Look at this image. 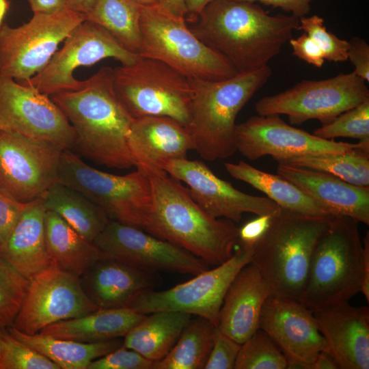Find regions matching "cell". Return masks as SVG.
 I'll use <instances>...</instances> for the list:
<instances>
[{
  "label": "cell",
  "instance_id": "f1b7e54d",
  "mask_svg": "<svg viewBox=\"0 0 369 369\" xmlns=\"http://www.w3.org/2000/svg\"><path fill=\"white\" fill-rule=\"evenodd\" d=\"M7 330L12 337L53 361L60 369H87L92 361L123 345V340L119 338L81 342L40 332L27 334L13 326L7 327Z\"/></svg>",
  "mask_w": 369,
  "mask_h": 369
},
{
  "label": "cell",
  "instance_id": "4316f807",
  "mask_svg": "<svg viewBox=\"0 0 369 369\" xmlns=\"http://www.w3.org/2000/svg\"><path fill=\"white\" fill-rule=\"evenodd\" d=\"M128 307L99 308L86 315L51 324L40 332L81 342H98L124 337L146 316Z\"/></svg>",
  "mask_w": 369,
  "mask_h": 369
},
{
  "label": "cell",
  "instance_id": "1f68e13d",
  "mask_svg": "<svg viewBox=\"0 0 369 369\" xmlns=\"http://www.w3.org/2000/svg\"><path fill=\"white\" fill-rule=\"evenodd\" d=\"M42 200L45 210L58 214L91 243L109 221L103 209L82 193L58 181L49 189Z\"/></svg>",
  "mask_w": 369,
  "mask_h": 369
},
{
  "label": "cell",
  "instance_id": "11a10c76",
  "mask_svg": "<svg viewBox=\"0 0 369 369\" xmlns=\"http://www.w3.org/2000/svg\"><path fill=\"white\" fill-rule=\"evenodd\" d=\"M9 8V3L7 0H0V28L3 25L5 15Z\"/></svg>",
  "mask_w": 369,
  "mask_h": 369
},
{
  "label": "cell",
  "instance_id": "52a82bcc",
  "mask_svg": "<svg viewBox=\"0 0 369 369\" xmlns=\"http://www.w3.org/2000/svg\"><path fill=\"white\" fill-rule=\"evenodd\" d=\"M139 55L163 62L188 78L219 80L238 72L191 31L184 17L159 5L141 6Z\"/></svg>",
  "mask_w": 369,
  "mask_h": 369
},
{
  "label": "cell",
  "instance_id": "7bdbcfd3",
  "mask_svg": "<svg viewBox=\"0 0 369 369\" xmlns=\"http://www.w3.org/2000/svg\"><path fill=\"white\" fill-rule=\"evenodd\" d=\"M26 204L0 189V235L3 243L22 215Z\"/></svg>",
  "mask_w": 369,
  "mask_h": 369
},
{
  "label": "cell",
  "instance_id": "8d00e7d4",
  "mask_svg": "<svg viewBox=\"0 0 369 369\" xmlns=\"http://www.w3.org/2000/svg\"><path fill=\"white\" fill-rule=\"evenodd\" d=\"M313 134L325 139L348 137L369 144V99L322 125Z\"/></svg>",
  "mask_w": 369,
  "mask_h": 369
},
{
  "label": "cell",
  "instance_id": "6f0895ef",
  "mask_svg": "<svg viewBox=\"0 0 369 369\" xmlns=\"http://www.w3.org/2000/svg\"><path fill=\"white\" fill-rule=\"evenodd\" d=\"M6 331H7V328L0 327V357L1 355L4 337H5Z\"/></svg>",
  "mask_w": 369,
  "mask_h": 369
},
{
  "label": "cell",
  "instance_id": "603a6c76",
  "mask_svg": "<svg viewBox=\"0 0 369 369\" xmlns=\"http://www.w3.org/2000/svg\"><path fill=\"white\" fill-rule=\"evenodd\" d=\"M271 295L266 281L252 263L244 266L225 295L217 327L241 344L258 328L262 306Z\"/></svg>",
  "mask_w": 369,
  "mask_h": 369
},
{
  "label": "cell",
  "instance_id": "8992f818",
  "mask_svg": "<svg viewBox=\"0 0 369 369\" xmlns=\"http://www.w3.org/2000/svg\"><path fill=\"white\" fill-rule=\"evenodd\" d=\"M362 258L358 222L333 216L315 246L299 301L312 311L348 302L361 292Z\"/></svg>",
  "mask_w": 369,
  "mask_h": 369
},
{
  "label": "cell",
  "instance_id": "4dcf8cb0",
  "mask_svg": "<svg viewBox=\"0 0 369 369\" xmlns=\"http://www.w3.org/2000/svg\"><path fill=\"white\" fill-rule=\"evenodd\" d=\"M224 166L233 178L264 193L282 208L305 215L332 216L295 184L279 174L260 170L243 161L226 163Z\"/></svg>",
  "mask_w": 369,
  "mask_h": 369
},
{
  "label": "cell",
  "instance_id": "ee69618b",
  "mask_svg": "<svg viewBox=\"0 0 369 369\" xmlns=\"http://www.w3.org/2000/svg\"><path fill=\"white\" fill-rule=\"evenodd\" d=\"M347 59L354 66L353 71L357 77L369 81V45L361 38L353 37L348 41Z\"/></svg>",
  "mask_w": 369,
  "mask_h": 369
},
{
  "label": "cell",
  "instance_id": "f546056e",
  "mask_svg": "<svg viewBox=\"0 0 369 369\" xmlns=\"http://www.w3.org/2000/svg\"><path fill=\"white\" fill-rule=\"evenodd\" d=\"M191 315L177 311H159L146 314L124 337L123 346L154 362L172 348Z\"/></svg>",
  "mask_w": 369,
  "mask_h": 369
},
{
  "label": "cell",
  "instance_id": "681fc988",
  "mask_svg": "<svg viewBox=\"0 0 369 369\" xmlns=\"http://www.w3.org/2000/svg\"><path fill=\"white\" fill-rule=\"evenodd\" d=\"M362 281L361 292L367 301H369V233L363 240Z\"/></svg>",
  "mask_w": 369,
  "mask_h": 369
},
{
  "label": "cell",
  "instance_id": "ffe728a7",
  "mask_svg": "<svg viewBox=\"0 0 369 369\" xmlns=\"http://www.w3.org/2000/svg\"><path fill=\"white\" fill-rule=\"evenodd\" d=\"M258 328L265 331L286 357L290 369H309L326 344L313 312L301 301L269 296L260 316Z\"/></svg>",
  "mask_w": 369,
  "mask_h": 369
},
{
  "label": "cell",
  "instance_id": "6da1fadb",
  "mask_svg": "<svg viewBox=\"0 0 369 369\" xmlns=\"http://www.w3.org/2000/svg\"><path fill=\"white\" fill-rule=\"evenodd\" d=\"M135 159L148 175L152 194L151 207L141 229L208 264L217 266L227 261L238 243V228L234 222L211 217L178 180L145 157Z\"/></svg>",
  "mask_w": 369,
  "mask_h": 369
},
{
  "label": "cell",
  "instance_id": "7a4b0ae2",
  "mask_svg": "<svg viewBox=\"0 0 369 369\" xmlns=\"http://www.w3.org/2000/svg\"><path fill=\"white\" fill-rule=\"evenodd\" d=\"M299 22L292 14L270 15L254 2L215 0L189 27L238 72H245L268 66L298 30Z\"/></svg>",
  "mask_w": 369,
  "mask_h": 369
},
{
  "label": "cell",
  "instance_id": "7dc6e473",
  "mask_svg": "<svg viewBox=\"0 0 369 369\" xmlns=\"http://www.w3.org/2000/svg\"><path fill=\"white\" fill-rule=\"evenodd\" d=\"M249 2H260L265 5L279 8L298 18L305 16L310 10L313 0H236Z\"/></svg>",
  "mask_w": 369,
  "mask_h": 369
},
{
  "label": "cell",
  "instance_id": "7c38bea8",
  "mask_svg": "<svg viewBox=\"0 0 369 369\" xmlns=\"http://www.w3.org/2000/svg\"><path fill=\"white\" fill-rule=\"evenodd\" d=\"M233 255L213 269H207L173 288L137 294L127 304L137 312L177 311L202 317L217 326L220 310L228 287L238 271L251 262L254 248L237 245Z\"/></svg>",
  "mask_w": 369,
  "mask_h": 369
},
{
  "label": "cell",
  "instance_id": "4fadbf2b",
  "mask_svg": "<svg viewBox=\"0 0 369 369\" xmlns=\"http://www.w3.org/2000/svg\"><path fill=\"white\" fill-rule=\"evenodd\" d=\"M46 67L27 81L30 85L51 96L58 92L77 89L82 81L74 77L76 69L89 66L99 61L112 58L121 64H130L139 55L124 48L107 31L99 25L85 20L64 40Z\"/></svg>",
  "mask_w": 369,
  "mask_h": 369
},
{
  "label": "cell",
  "instance_id": "5bb4252c",
  "mask_svg": "<svg viewBox=\"0 0 369 369\" xmlns=\"http://www.w3.org/2000/svg\"><path fill=\"white\" fill-rule=\"evenodd\" d=\"M63 150L49 141L0 130V189L24 204L42 199L58 181Z\"/></svg>",
  "mask_w": 369,
  "mask_h": 369
},
{
  "label": "cell",
  "instance_id": "ac0fdd59",
  "mask_svg": "<svg viewBox=\"0 0 369 369\" xmlns=\"http://www.w3.org/2000/svg\"><path fill=\"white\" fill-rule=\"evenodd\" d=\"M235 145L246 159L255 161L271 156L278 163L320 153H345L362 145L320 138L289 125L279 115H256L236 124Z\"/></svg>",
  "mask_w": 369,
  "mask_h": 369
},
{
  "label": "cell",
  "instance_id": "b9f144b4",
  "mask_svg": "<svg viewBox=\"0 0 369 369\" xmlns=\"http://www.w3.org/2000/svg\"><path fill=\"white\" fill-rule=\"evenodd\" d=\"M241 344L215 328L213 345L204 369H233Z\"/></svg>",
  "mask_w": 369,
  "mask_h": 369
},
{
  "label": "cell",
  "instance_id": "8fae6325",
  "mask_svg": "<svg viewBox=\"0 0 369 369\" xmlns=\"http://www.w3.org/2000/svg\"><path fill=\"white\" fill-rule=\"evenodd\" d=\"M86 20L71 9L33 14L27 23L0 28V75L25 81L42 71L70 32Z\"/></svg>",
  "mask_w": 369,
  "mask_h": 369
},
{
  "label": "cell",
  "instance_id": "74e56055",
  "mask_svg": "<svg viewBox=\"0 0 369 369\" xmlns=\"http://www.w3.org/2000/svg\"><path fill=\"white\" fill-rule=\"evenodd\" d=\"M29 280L0 256V327L11 326L20 310Z\"/></svg>",
  "mask_w": 369,
  "mask_h": 369
},
{
  "label": "cell",
  "instance_id": "f35d334b",
  "mask_svg": "<svg viewBox=\"0 0 369 369\" xmlns=\"http://www.w3.org/2000/svg\"><path fill=\"white\" fill-rule=\"evenodd\" d=\"M0 369H60L53 361L6 331L0 357Z\"/></svg>",
  "mask_w": 369,
  "mask_h": 369
},
{
  "label": "cell",
  "instance_id": "30bf717a",
  "mask_svg": "<svg viewBox=\"0 0 369 369\" xmlns=\"http://www.w3.org/2000/svg\"><path fill=\"white\" fill-rule=\"evenodd\" d=\"M369 99L366 81L353 72L321 80H303L255 105L258 115H286L291 124L318 120L325 125Z\"/></svg>",
  "mask_w": 369,
  "mask_h": 369
},
{
  "label": "cell",
  "instance_id": "60d3db41",
  "mask_svg": "<svg viewBox=\"0 0 369 369\" xmlns=\"http://www.w3.org/2000/svg\"><path fill=\"white\" fill-rule=\"evenodd\" d=\"M153 361L123 345L92 361L87 369H152Z\"/></svg>",
  "mask_w": 369,
  "mask_h": 369
},
{
  "label": "cell",
  "instance_id": "5b68a950",
  "mask_svg": "<svg viewBox=\"0 0 369 369\" xmlns=\"http://www.w3.org/2000/svg\"><path fill=\"white\" fill-rule=\"evenodd\" d=\"M271 74V68L266 66L224 79L189 78L193 98L187 128L193 139L194 150L202 159H226L236 151L237 115Z\"/></svg>",
  "mask_w": 369,
  "mask_h": 369
},
{
  "label": "cell",
  "instance_id": "83f0119b",
  "mask_svg": "<svg viewBox=\"0 0 369 369\" xmlns=\"http://www.w3.org/2000/svg\"><path fill=\"white\" fill-rule=\"evenodd\" d=\"M44 226L49 259L61 269L81 277L96 261L107 258L56 213L46 210Z\"/></svg>",
  "mask_w": 369,
  "mask_h": 369
},
{
  "label": "cell",
  "instance_id": "d6a6232c",
  "mask_svg": "<svg viewBox=\"0 0 369 369\" xmlns=\"http://www.w3.org/2000/svg\"><path fill=\"white\" fill-rule=\"evenodd\" d=\"M216 325L202 317L189 320L178 340L152 369H202L210 353Z\"/></svg>",
  "mask_w": 369,
  "mask_h": 369
},
{
  "label": "cell",
  "instance_id": "816d5d0a",
  "mask_svg": "<svg viewBox=\"0 0 369 369\" xmlns=\"http://www.w3.org/2000/svg\"><path fill=\"white\" fill-rule=\"evenodd\" d=\"M339 368L334 359L326 351H323L310 364L309 369H337Z\"/></svg>",
  "mask_w": 369,
  "mask_h": 369
},
{
  "label": "cell",
  "instance_id": "f5cc1de1",
  "mask_svg": "<svg viewBox=\"0 0 369 369\" xmlns=\"http://www.w3.org/2000/svg\"><path fill=\"white\" fill-rule=\"evenodd\" d=\"M159 5L174 15L184 18V0H161Z\"/></svg>",
  "mask_w": 369,
  "mask_h": 369
},
{
  "label": "cell",
  "instance_id": "d4e9b609",
  "mask_svg": "<svg viewBox=\"0 0 369 369\" xmlns=\"http://www.w3.org/2000/svg\"><path fill=\"white\" fill-rule=\"evenodd\" d=\"M45 211L42 199L27 203L0 251V256L29 280L51 264L45 240Z\"/></svg>",
  "mask_w": 369,
  "mask_h": 369
},
{
  "label": "cell",
  "instance_id": "9a60e30c",
  "mask_svg": "<svg viewBox=\"0 0 369 369\" xmlns=\"http://www.w3.org/2000/svg\"><path fill=\"white\" fill-rule=\"evenodd\" d=\"M99 309L84 291L79 277L51 264L29 279L11 326L27 334Z\"/></svg>",
  "mask_w": 369,
  "mask_h": 369
},
{
  "label": "cell",
  "instance_id": "f907efd6",
  "mask_svg": "<svg viewBox=\"0 0 369 369\" xmlns=\"http://www.w3.org/2000/svg\"><path fill=\"white\" fill-rule=\"evenodd\" d=\"M215 0H184V18L188 23H193L204 8Z\"/></svg>",
  "mask_w": 369,
  "mask_h": 369
},
{
  "label": "cell",
  "instance_id": "7402d4cb",
  "mask_svg": "<svg viewBox=\"0 0 369 369\" xmlns=\"http://www.w3.org/2000/svg\"><path fill=\"white\" fill-rule=\"evenodd\" d=\"M277 172L298 187L332 216L369 224V187L348 183L318 170L278 163Z\"/></svg>",
  "mask_w": 369,
  "mask_h": 369
},
{
  "label": "cell",
  "instance_id": "f6af8a7d",
  "mask_svg": "<svg viewBox=\"0 0 369 369\" xmlns=\"http://www.w3.org/2000/svg\"><path fill=\"white\" fill-rule=\"evenodd\" d=\"M289 43L295 56L317 68L323 66L325 60L323 53L308 34L303 33L297 38H291Z\"/></svg>",
  "mask_w": 369,
  "mask_h": 369
},
{
  "label": "cell",
  "instance_id": "e0dca14e",
  "mask_svg": "<svg viewBox=\"0 0 369 369\" xmlns=\"http://www.w3.org/2000/svg\"><path fill=\"white\" fill-rule=\"evenodd\" d=\"M93 243L107 258L151 272L196 275L208 264L187 250L139 228L110 221Z\"/></svg>",
  "mask_w": 369,
  "mask_h": 369
},
{
  "label": "cell",
  "instance_id": "9c48e42d",
  "mask_svg": "<svg viewBox=\"0 0 369 369\" xmlns=\"http://www.w3.org/2000/svg\"><path fill=\"white\" fill-rule=\"evenodd\" d=\"M118 176L94 168L71 150L62 151L58 182L82 193L118 221L142 228L152 203L148 175L142 166Z\"/></svg>",
  "mask_w": 369,
  "mask_h": 369
},
{
  "label": "cell",
  "instance_id": "277c9868",
  "mask_svg": "<svg viewBox=\"0 0 369 369\" xmlns=\"http://www.w3.org/2000/svg\"><path fill=\"white\" fill-rule=\"evenodd\" d=\"M333 217L305 215L282 208L271 216L254 247L251 260L271 295L300 300L314 249Z\"/></svg>",
  "mask_w": 369,
  "mask_h": 369
},
{
  "label": "cell",
  "instance_id": "bcb514c9",
  "mask_svg": "<svg viewBox=\"0 0 369 369\" xmlns=\"http://www.w3.org/2000/svg\"><path fill=\"white\" fill-rule=\"evenodd\" d=\"M271 216H257L238 228L237 245L246 248H254L267 229Z\"/></svg>",
  "mask_w": 369,
  "mask_h": 369
},
{
  "label": "cell",
  "instance_id": "484cf974",
  "mask_svg": "<svg viewBox=\"0 0 369 369\" xmlns=\"http://www.w3.org/2000/svg\"><path fill=\"white\" fill-rule=\"evenodd\" d=\"M128 146L135 158L142 156L152 162L187 158L195 145L188 128L165 116L134 119L130 127Z\"/></svg>",
  "mask_w": 369,
  "mask_h": 369
},
{
  "label": "cell",
  "instance_id": "9f6ffc18",
  "mask_svg": "<svg viewBox=\"0 0 369 369\" xmlns=\"http://www.w3.org/2000/svg\"><path fill=\"white\" fill-rule=\"evenodd\" d=\"M141 6H155L160 4L161 0H133Z\"/></svg>",
  "mask_w": 369,
  "mask_h": 369
},
{
  "label": "cell",
  "instance_id": "ab89813d",
  "mask_svg": "<svg viewBox=\"0 0 369 369\" xmlns=\"http://www.w3.org/2000/svg\"><path fill=\"white\" fill-rule=\"evenodd\" d=\"M298 30H303L315 42L325 59L334 62L347 60L348 41L327 31L322 17L315 14L299 18Z\"/></svg>",
  "mask_w": 369,
  "mask_h": 369
},
{
  "label": "cell",
  "instance_id": "d6986e66",
  "mask_svg": "<svg viewBox=\"0 0 369 369\" xmlns=\"http://www.w3.org/2000/svg\"><path fill=\"white\" fill-rule=\"evenodd\" d=\"M154 163L186 183L191 197L214 218L223 217L238 222L245 213L273 215L281 208L267 197L247 194L236 189L230 182L217 177L201 161L184 158L161 160Z\"/></svg>",
  "mask_w": 369,
  "mask_h": 369
},
{
  "label": "cell",
  "instance_id": "cb8c5ba5",
  "mask_svg": "<svg viewBox=\"0 0 369 369\" xmlns=\"http://www.w3.org/2000/svg\"><path fill=\"white\" fill-rule=\"evenodd\" d=\"M79 278L98 308L126 307L137 294L152 289L155 282L154 273L109 258L96 261Z\"/></svg>",
  "mask_w": 369,
  "mask_h": 369
},
{
  "label": "cell",
  "instance_id": "ba28073f",
  "mask_svg": "<svg viewBox=\"0 0 369 369\" xmlns=\"http://www.w3.org/2000/svg\"><path fill=\"white\" fill-rule=\"evenodd\" d=\"M111 78L117 98L133 119L165 116L189 125L192 86L189 78L174 68L139 56L112 69Z\"/></svg>",
  "mask_w": 369,
  "mask_h": 369
},
{
  "label": "cell",
  "instance_id": "d590c367",
  "mask_svg": "<svg viewBox=\"0 0 369 369\" xmlns=\"http://www.w3.org/2000/svg\"><path fill=\"white\" fill-rule=\"evenodd\" d=\"M284 354L263 330L257 331L241 344L234 369H286Z\"/></svg>",
  "mask_w": 369,
  "mask_h": 369
},
{
  "label": "cell",
  "instance_id": "836d02e7",
  "mask_svg": "<svg viewBox=\"0 0 369 369\" xmlns=\"http://www.w3.org/2000/svg\"><path fill=\"white\" fill-rule=\"evenodd\" d=\"M141 5L133 0H96L86 19L107 31L124 48L139 55Z\"/></svg>",
  "mask_w": 369,
  "mask_h": 369
},
{
  "label": "cell",
  "instance_id": "44dd1931",
  "mask_svg": "<svg viewBox=\"0 0 369 369\" xmlns=\"http://www.w3.org/2000/svg\"><path fill=\"white\" fill-rule=\"evenodd\" d=\"M313 312L326 352L342 369L369 368V309L348 302Z\"/></svg>",
  "mask_w": 369,
  "mask_h": 369
},
{
  "label": "cell",
  "instance_id": "db71d44e",
  "mask_svg": "<svg viewBox=\"0 0 369 369\" xmlns=\"http://www.w3.org/2000/svg\"><path fill=\"white\" fill-rule=\"evenodd\" d=\"M71 10L82 13L86 16L92 10L96 0H67Z\"/></svg>",
  "mask_w": 369,
  "mask_h": 369
},
{
  "label": "cell",
  "instance_id": "2e32d148",
  "mask_svg": "<svg viewBox=\"0 0 369 369\" xmlns=\"http://www.w3.org/2000/svg\"><path fill=\"white\" fill-rule=\"evenodd\" d=\"M0 130L49 141L64 150L75 144L72 126L49 96L1 75Z\"/></svg>",
  "mask_w": 369,
  "mask_h": 369
},
{
  "label": "cell",
  "instance_id": "3957f363",
  "mask_svg": "<svg viewBox=\"0 0 369 369\" xmlns=\"http://www.w3.org/2000/svg\"><path fill=\"white\" fill-rule=\"evenodd\" d=\"M112 69L102 67L77 89L51 98L74 131V148L99 165L129 169L137 165L128 142L134 119L115 95Z\"/></svg>",
  "mask_w": 369,
  "mask_h": 369
},
{
  "label": "cell",
  "instance_id": "c3c4849f",
  "mask_svg": "<svg viewBox=\"0 0 369 369\" xmlns=\"http://www.w3.org/2000/svg\"><path fill=\"white\" fill-rule=\"evenodd\" d=\"M33 14H50L70 9L67 0H27Z\"/></svg>",
  "mask_w": 369,
  "mask_h": 369
},
{
  "label": "cell",
  "instance_id": "680465c9",
  "mask_svg": "<svg viewBox=\"0 0 369 369\" xmlns=\"http://www.w3.org/2000/svg\"><path fill=\"white\" fill-rule=\"evenodd\" d=\"M3 239H2V238H1V235H0V251H1V248H2V247H3Z\"/></svg>",
  "mask_w": 369,
  "mask_h": 369
},
{
  "label": "cell",
  "instance_id": "e575fe53",
  "mask_svg": "<svg viewBox=\"0 0 369 369\" xmlns=\"http://www.w3.org/2000/svg\"><path fill=\"white\" fill-rule=\"evenodd\" d=\"M278 163L327 172L352 184L369 187V145L345 153L307 154Z\"/></svg>",
  "mask_w": 369,
  "mask_h": 369
}]
</instances>
